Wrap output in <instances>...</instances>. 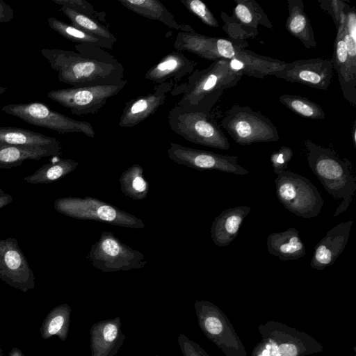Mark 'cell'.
<instances>
[{
	"instance_id": "6da1fadb",
	"label": "cell",
	"mask_w": 356,
	"mask_h": 356,
	"mask_svg": "<svg viewBox=\"0 0 356 356\" xmlns=\"http://www.w3.org/2000/svg\"><path fill=\"white\" fill-rule=\"evenodd\" d=\"M75 50L43 48L41 54L58 81L72 87L108 84L124 78V67L104 49L91 44H76Z\"/></svg>"
},
{
	"instance_id": "7a4b0ae2",
	"label": "cell",
	"mask_w": 356,
	"mask_h": 356,
	"mask_svg": "<svg viewBox=\"0 0 356 356\" xmlns=\"http://www.w3.org/2000/svg\"><path fill=\"white\" fill-rule=\"evenodd\" d=\"M242 76L230 68L229 60L221 58L194 70L186 82L175 84L170 95H182L177 106L211 113L224 91L236 86Z\"/></svg>"
},
{
	"instance_id": "3957f363",
	"label": "cell",
	"mask_w": 356,
	"mask_h": 356,
	"mask_svg": "<svg viewBox=\"0 0 356 356\" xmlns=\"http://www.w3.org/2000/svg\"><path fill=\"white\" fill-rule=\"evenodd\" d=\"M308 165L325 189L335 199L353 197L356 179L351 163L341 159L332 149L322 147L310 140L304 141Z\"/></svg>"
},
{
	"instance_id": "277c9868",
	"label": "cell",
	"mask_w": 356,
	"mask_h": 356,
	"mask_svg": "<svg viewBox=\"0 0 356 356\" xmlns=\"http://www.w3.org/2000/svg\"><path fill=\"white\" fill-rule=\"evenodd\" d=\"M261 341L251 356H307L323 351L321 343L309 334L278 321L258 326Z\"/></svg>"
},
{
	"instance_id": "5b68a950",
	"label": "cell",
	"mask_w": 356,
	"mask_h": 356,
	"mask_svg": "<svg viewBox=\"0 0 356 356\" xmlns=\"http://www.w3.org/2000/svg\"><path fill=\"white\" fill-rule=\"evenodd\" d=\"M168 120L170 129L191 143L222 150L230 147L211 113L175 105Z\"/></svg>"
},
{
	"instance_id": "8992f818",
	"label": "cell",
	"mask_w": 356,
	"mask_h": 356,
	"mask_svg": "<svg viewBox=\"0 0 356 356\" xmlns=\"http://www.w3.org/2000/svg\"><path fill=\"white\" fill-rule=\"evenodd\" d=\"M55 210L78 220H91L113 225L142 229L145 225L133 214L93 197H65L54 202Z\"/></svg>"
},
{
	"instance_id": "52a82bcc",
	"label": "cell",
	"mask_w": 356,
	"mask_h": 356,
	"mask_svg": "<svg viewBox=\"0 0 356 356\" xmlns=\"http://www.w3.org/2000/svg\"><path fill=\"white\" fill-rule=\"evenodd\" d=\"M275 184L278 200L294 215L312 218L321 212L323 199L307 178L287 170L277 175Z\"/></svg>"
},
{
	"instance_id": "ba28073f",
	"label": "cell",
	"mask_w": 356,
	"mask_h": 356,
	"mask_svg": "<svg viewBox=\"0 0 356 356\" xmlns=\"http://www.w3.org/2000/svg\"><path fill=\"white\" fill-rule=\"evenodd\" d=\"M231 138L241 145L261 142H277L278 131L265 115L247 106L234 105L220 121Z\"/></svg>"
},
{
	"instance_id": "9c48e42d",
	"label": "cell",
	"mask_w": 356,
	"mask_h": 356,
	"mask_svg": "<svg viewBox=\"0 0 356 356\" xmlns=\"http://www.w3.org/2000/svg\"><path fill=\"white\" fill-rule=\"evenodd\" d=\"M194 308L203 334L226 356H249L226 314L208 300H196Z\"/></svg>"
},
{
	"instance_id": "30bf717a",
	"label": "cell",
	"mask_w": 356,
	"mask_h": 356,
	"mask_svg": "<svg viewBox=\"0 0 356 356\" xmlns=\"http://www.w3.org/2000/svg\"><path fill=\"white\" fill-rule=\"evenodd\" d=\"M1 111L31 125L51 129L59 134L80 133L90 138L95 136L90 122L72 119L51 110L43 103L10 104L3 106Z\"/></svg>"
},
{
	"instance_id": "8fae6325",
	"label": "cell",
	"mask_w": 356,
	"mask_h": 356,
	"mask_svg": "<svg viewBox=\"0 0 356 356\" xmlns=\"http://www.w3.org/2000/svg\"><path fill=\"white\" fill-rule=\"evenodd\" d=\"M88 259L92 266L104 273L139 269L147 264L142 252L123 243L109 231H104L92 245Z\"/></svg>"
},
{
	"instance_id": "7c38bea8",
	"label": "cell",
	"mask_w": 356,
	"mask_h": 356,
	"mask_svg": "<svg viewBox=\"0 0 356 356\" xmlns=\"http://www.w3.org/2000/svg\"><path fill=\"white\" fill-rule=\"evenodd\" d=\"M127 80L118 82L70 87L52 90L47 97L70 110L71 113L81 115L97 113L112 97L118 94L127 85Z\"/></svg>"
},
{
	"instance_id": "4fadbf2b",
	"label": "cell",
	"mask_w": 356,
	"mask_h": 356,
	"mask_svg": "<svg viewBox=\"0 0 356 356\" xmlns=\"http://www.w3.org/2000/svg\"><path fill=\"white\" fill-rule=\"evenodd\" d=\"M234 2L231 16L224 11L220 12L224 22L222 29L234 44L246 49L248 39L254 38L258 35L259 25L271 30L273 26L261 6L254 0H235Z\"/></svg>"
},
{
	"instance_id": "5bb4252c",
	"label": "cell",
	"mask_w": 356,
	"mask_h": 356,
	"mask_svg": "<svg viewBox=\"0 0 356 356\" xmlns=\"http://www.w3.org/2000/svg\"><path fill=\"white\" fill-rule=\"evenodd\" d=\"M167 154L169 159L176 163L197 170H216L242 176L250 172L238 163L236 156L194 149L172 142L170 143Z\"/></svg>"
},
{
	"instance_id": "9a60e30c",
	"label": "cell",
	"mask_w": 356,
	"mask_h": 356,
	"mask_svg": "<svg viewBox=\"0 0 356 356\" xmlns=\"http://www.w3.org/2000/svg\"><path fill=\"white\" fill-rule=\"evenodd\" d=\"M0 280L24 293L35 288L33 271L15 238H0Z\"/></svg>"
},
{
	"instance_id": "2e32d148",
	"label": "cell",
	"mask_w": 356,
	"mask_h": 356,
	"mask_svg": "<svg viewBox=\"0 0 356 356\" xmlns=\"http://www.w3.org/2000/svg\"><path fill=\"white\" fill-rule=\"evenodd\" d=\"M332 59L320 58L286 63L273 76L290 83H298L321 90L329 88L333 76Z\"/></svg>"
},
{
	"instance_id": "e0dca14e",
	"label": "cell",
	"mask_w": 356,
	"mask_h": 356,
	"mask_svg": "<svg viewBox=\"0 0 356 356\" xmlns=\"http://www.w3.org/2000/svg\"><path fill=\"white\" fill-rule=\"evenodd\" d=\"M175 84L172 80L158 84L152 92L127 102L119 119V127L132 128L154 115L164 104Z\"/></svg>"
},
{
	"instance_id": "ac0fdd59",
	"label": "cell",
	"mask_w": 356,
	"mask_h": 356,
	"mask_svg": "<svg viewBox=\"0 0 356 356\" xmlns=\"http://www.w3.org/2000/svg\"><path fill=\"white\" fill-rule=\"evenodd\" d=\"M353 220L342 222L330 229L316 245L310 265L316 270L332 266L348 243Z\"/></svg>"
},
{
	"instance_id": "d6986e66",
	"label": "cell",
	"mask_w": 356,
	"mask_h": 356,
	"mask_svg": "<svg viewBox=\"0 0 356 356\" xmlns=\"http://www.w3.org/2000/svg\"><path fill=\"white\" fill-rule=\"evenodd\" d=\"M344 16L337 29L332 58L333 70L337 74L343 97L356 106V66L350 62L346 51L343 35Z\"/></svg>"
},
{
	"instance_id": "ffe728a7",
	"label": "cell",
	"mask_w": 356,
	"mask_h": 356,
	"mask_svg": "<svg viewBox=\"0 0 356 356\" xmlns=\"http://www.w3.org/2000/svg\"><path fill=\"white\" fill-rule=\"evenodd\" d=\"M121 327L119 316L92 324L90 330V356H115L126 339Z\"/></svg>"
},
{
	"instance_id": "44dd1931",
	"label": "cell",
	"mask_w": 356,
	"mask_h": 356,
	"mask_svg": "<svg viewBox=\"0 0 356 356\" xmlns=\"http://www.w3.org/2000/svg\"><path fill=\"white\" fill-rule=\"evenodd\" d=\"M286 62L257 54L245 48L238 47L232 59L229 60L232 70L242 75L264 79L282 70Z\"/></svg>"
},
{
	"instance_id": "7402d4cb",
	"label": "cell",
	"mask_w": 356,
	"mask_h": 356,
	"mask_svg": "<svg viewBox=\"0 0 356 356\" xmlns=\"http://www.w3.org/2000/svg\"><path fill=\"white\" fill-rule=\"evenodd\" d=\"M196 65L195 61L188 59L181 52L172 51L149 69L144 77L157 84L167 82L169 79L177 82L191 74Z\"/></svg>"
},
{
	"instance_id": "603a6c76",
	"label": "cell",
	"mask_w": 356,
	"mask_h": 356,
	"mask_svg": "<svg viewBox=\"0 0 356 356\" xmlns=\"http://www.w3.org/2000/svg\"><path fill=\"white\" fill-rule=\"evenodd\" d=\"M251 208L238 206L229 208L217 216L211 227V238L218 247L228 245L238 236L241 226Z\"/></svg>"
},
{
	"instance_id": "cb8c5ba5",
	"label": "cell",
	"mask_w": 356,
	"mask_h": 356,
	"mask_svg": "<svg viewBox=\"0 0 356 356\" xmlns=\"http://www.w3.org/2000/svg\"><path fill=\"white\" fill-rule=\"evenodd\" d=\"M266 244L268 252L282 261L296 260L306 254V247L299 232L293 227L270 234Z\"/></svg>"
},
{
	"instance_id": "d4e9b609",
	"label": "cell",
	"mask_w": 356,
	"mask_h": 356,
	"mask_svg": "<svg viewBox=\"0 0 356 356\" xmlns=\"http://www.w3.org/2000/svg\"><path fill=\"white\" fill-rule=\"evenodd\" d=\"M124 7L131 11L150 19L157 20L169 28L181 32H194L188 24H179L174 15L158 0H118Z\"/></svg>"
},
{
	"instance_id": "484cf974",
	"label": "cell",
	"mask_w": 356,
	"mask_h": 356,
	"mask_svg": "<svg viewBox=\"0 0 356 356\" xmlns=\"http://www.w3.org/2000/svg\"><path fill=\"white\" fill-rule=\"evenodd\" d=\"M289 15L285 28L294 38L299 40L307 49L317 47L310 21L304 10L302 0H287Z\"/></svg>"
},
{
	"instance_id": "4316f807",
	"label": "cell",
	"mask_w": 356,
	"mask_h": 356,
	"mask_svg": "<svg viewBox=\"0 0 356 356\" xmlns=\"http://www.w3.org/2000/svg\"><path fill=\"white\" fill-rule=\"evenodd\" d=\"M61 154L62 150L54 148L0 143V169L19 166L26 160H40L43 157Z\"/></svg>"
},
{
	"instance_id": "83f0119b",
	"label": "cell",
	"mask_w": 356,
	"mask_h": 356,
	"mask_svg": "<svg viewBox=\"0 0 356 356\" xmlns=\"http://www.w3.org/2000/svg\"><path fill=\"white\" fill-rule=\"evenodd\" d=\"M0 143L63 149L61 143L56 138L15 127H0Z\"/></svg>"
},
{
	"instance_id": "f1b7e54d",
	"label": "cell",
	"mask_w": 356,
	"mask_h": 356,
	"mask_svg": "<svg viewBox=\"0 0 356 356\" xmlns=\"http://www.w3.org/2000/svg\"><path fill=\"white\" fill-rule=\"evenodd\" d=\"M71 318V307L63 303L54 307L44 318L40 334L43 339H48L53 336L65 341L67 340Z\"/></svg>"
},
{
	"instance_id": "f546056e",
	"label": "cell",
	"mask_w": 356,
	"mask_h": 356,
	"mask_svg": "<svg viewBox=\"0 0 356 356\" xmlns=\"http://www.w3.org/2000/svg\"><path fill=\"white\" fill-rule=\"evenodd\" d=\"M47 24L59 35L76 44L95 45L104 49H111L115 44L106 39L86 33L54 17H48Z\"/></svg>"
},
{
	"instance_id": "4dcf8cb0",
	"label": "cell",
	"mask_w": 356,
	"mask_h": 356,
	"mask_svg": "<svg viewBox=\"0 0 356 356\" xmlns=\"http://www.w3.org/2000/svg\"><path fill=\"white\" fill-rule=\"evenodd\" d=\"M79 164L71 159H61L44 164L33 174L25 177L23 180L33 184H50L73 172Z\"/></svg>"
},
{
	"instance_id": "1f68e13d",
	"label": "cell",
	"mask_w": 356,
	"mask_h": 356,
	"mask_svg": "<svg viewBox=\"0 0 356 356\" xmlns=\"http://www.w3.org/2000/svg\"><path fill=\"white\" fill-rule=\"evenodd\" d=\"M144 170L139 164H134L125 170L119 179L120 190L127 197L134 200L147 197L149 185L143 175Z\"/></svg>"
},
{
	"instance_id": "d6a6232c",
	"label": "cell",
	"mask_w": 356,
	"mask_h": 356,
	"mask_svg": "<svg viewBox=\"0 0 356 356\" xmlns=\"http://www.w3.org/2000/svg\"><path fill=\"white\" fill-rule=\"evenodd\" d=\"M59 11L63 13L67 17L72 26L90 34L106 39L113 44L117 42L115 35L95 18L64 6H61Z\"/></svg>"
},
{
	"instance_id": "836d02e7",
	"label": "cell",
	"mask_w": 356,
	"mask_h": 356,
	"mask_svg": "<svg viewBox=\"0 0 356 356\" xmlns=\"http://www.w3.org/2000/svg\"><path fill=\"white\" fill-rule=\"evenodd\" d=\"M279 101L298 115L309 119L323 120L325 114L323 108L308 98L296 95L284 94Z\"/></svg>"
},
{
	"instance_id": "e575fe53",
	"label": "cell",
	"mask_w": 356,
	"mask_h": 356,
	"mask_svg": "<svg viewBox=\"0 0 356 356\" xmlns=\"http://www.w3.org/2000/svg\"><path fill=\"white\" fill-rule=\"evenodd\" d=\"M184 7L202 23L208 26L217 28L219 24L207 6L200 0H179Z\"/></svg>"
},
{
	"instance_id": "d590c367",
	"label": "cell",
	"mask_w": 356,
	"mask_h": 356,
	"mask_svg": "<svg viewBox=\"0 0 356 356\" xmlns=\"http://www.w3.org/2000/svg\"><path fill=\"white\" fill-rule=\"evenodd\" d=\"M320 8L327 13L332 17L336 29L350 6L345 1L341 0H318Z\"/></svg>"
},
{
	"instance_id": "8d00e7d4",
	"label": "cell",
	"mask_w": 356,
	"mask_h": 356,
	"mask_svg": "<svg viewBox=\"0 0 356 356\" xmlns=\"http://www.w3.org/2000/svg\"><path fill=\"white\" fill-rule=\"evenodd\" d=\"M293 154L292 149L287 146H282L279 150L271 154L270 161L277 175L287 170L288 163L291 160Z\"/></svg>"
},
{
	"instance_id": "74e56055",
	"label": "cell",
	"mask_w": 356,
	"mask_h": 356,
	"mask_svg": "<svg viewBox=\"0 0 356 356\" xmlns=\"http://www.w3.org/2000/svg\"><path fill=\"white\" fill-rule=\"evenodd\" d=\"M52 1L58 6L70 8L97 19L95 17L97 13L94 10L93 6L86 0H52Z\"/></svg>"
},
{
	"instance_id": "f35d334b",
	"label": "cell",
	"mask_w": 356,
	"mask_h": 356,
	"mask_svg": "<svg viewBox=\"0 0 356 356\" xmlns=\"http://www.w3.org/2000/svg\"><path fill=\"white\" fill-rule=\"evenodd\" d=\"M178 344L183 356H210L198 343L184 334H179Z\"/></svg>"
},
{
	"instance_id": "ab89813d",
	"label": "cell",
	"mask_w": 356,
	"mask_h": 356,
	"mask_svg": "<svg viewBox=\"0 0 356 356\" xmlns=\"http://www.w3.org/2000/svg\"><path fill=\"white\" fill-rule=\"evenodd\" d=\"M14 17V11L10 6L0 0V23H8Z\"/></svg>"
},
{
	"instance_id": "60d3db41",
	"label": "cell",
	"mask_w": 356,
	"mask_h": 356,
	"mask_svg": "<svg viewBox=\"0 0 356 356\" xmlns=\"http://www.w3.org/2000/svg\"><path fill=\"white\" fill-rule=\"evenodd\" d=\"M352 200H353V197H348L343 199L341 204L337 207V209L334 214V216L336 217L338 215L343 213V211H345L348 209L350 202H352Z\"/></svg>"
},
{
	"instance_id": "b9f144b4",
	"label": "cell",
	"mask_w": 356,
	"mask_h": 356,
	"mask_svg": "<svg viewBox=\"0 0 356 356\" xmlns=\"http://www.w3.org/2000/svg\"><path fill=\"white\" fill-rule=\"evenodd\" d=\"M13 202V197L0 188V209Z\"/></svg>"
},
{
	"instance_id": "7bdbcfd3",
	"label": "cell",
	"mask_w": 356,
	"mask_h": 356,
	"mask_svg": "<svg viewBox=\"0 0 356 356\" xmlns=\"http://www.w3.org/2000/svg\"><path fill=\"white\" fill-rule=\"evenodd\" d=\"M8 356H25V355L19 348L14 347L10 350V352L8 353Z\"/></svg>"
},
{
	"instance_id": "ee69618b",
	"label": "cell",
	"mask_w": 356,
	"mask_h": 356,
	"mask_svg": "<svg viewBox=\"0 0 356 356\" xmlns=\"http://www.w3.org/2000/svg\"><path fill=\"white\" fill-rule=\"evenodd\" d=\"M350 136L352 138L351 140H352L353 146L355 148H356V122L355 121L354 122V123L353 124Z\"/></svg>"
},
{
	"instance_id": "f6af8a7d",
	"label": "cell",
	"mask_w": 356,
	"mask_h": 356,
	"mask_svg": "<svg viewBox=\"0 0 356 356\" xmlns=\"http://www.w3.org/2000/svg\"><path fill=\"white\" fill-rule=\"evenodd\" d=\"M7 88L0 86V96L6 91Z\"/></svg>"
},
{
	"instance_id": "bcb514c9",
	"label": "cell",
	"mask_w": 356,
	"mask_h": 356,
	"mask_svg": "<svg viewBox=\"0 0 356 356\" xmlns=\"http://www.w3.org/2000/svg\"><path fill=\"white\" fill-rule=\"evenodd\" d=\"M0 356H4L3 353V349L1 348V342H0Z\"/></svg>"
},
{
	"instance_id": "7dc6e473",
	"label": "cell",
	"mask_w": 356,
	"mask_h": 356,
	"mask_svg": "<svg viewBox=\"0 0 356 356\" xmlns=\"http://www.w3.org/2000/svg\"><path fill=\"white\" fill-rule=\"evenodd\" d=\"M154 356H160V355H154Z\"/></svg>"
}]
</instances>
